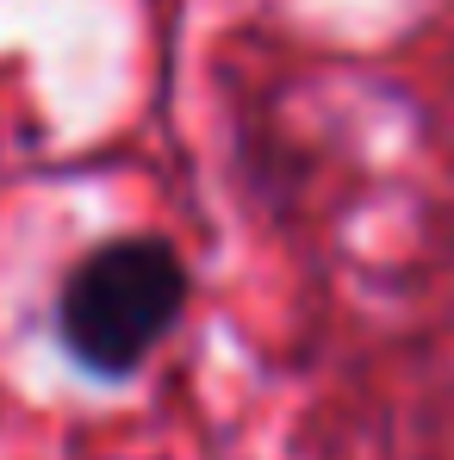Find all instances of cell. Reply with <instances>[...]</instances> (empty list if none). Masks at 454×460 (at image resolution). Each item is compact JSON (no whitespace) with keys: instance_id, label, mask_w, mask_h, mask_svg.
Segmentation results:
<instances>
[{"instance_id":"cell-1","label":"cell","mask_w":454,"mask_h":460,"mask_svg":"<svg viewBox=\"0 0 454 460\" xmlns=\"http://www.w3.org/2000/svg\"><path fill=\"white\" fill-rule=\"evenodd\" d=\"M193 299V274L181 249L150 230L100 236L81 249L57 287L50 330L57 349L93 380H131L156 349L181 330Z\"/></svg>"}]
</instances>
